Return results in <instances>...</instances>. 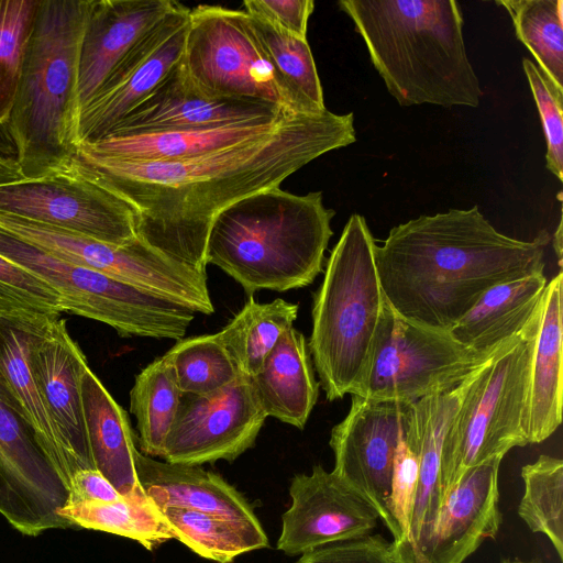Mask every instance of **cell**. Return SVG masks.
<instances>
[{
	"mask_svg": "<svg viewBox=\"0 0 563 563\" xmlns=\"http://www.w3.org/2000/svg\"><path fill=\"white\" fill-rule=\"evenodd\" d=\"M355 142L352 112L290 113L269 132L199 156L123 162L76 155L134 210L137 238L207 275L211 225L227 207L279 185L321 155Z\"/></svg>",
	"mask_w": 563,
	"mask_h": 563,
	"instance_id": "6da1fadb",
	"label": "cell"
},
{
	"mask_svg": "<svg viewBox=\"0 0 563 563\" xmlns=\"http://www.w3.org/2000/svg\"><path fill=\"white\" fill-rule=\"evenodd\" d=\"M372 232L352 214L325 264L314 292L308 349L328 400L355 395L369 368L387 300Z\"/></svg>",
	"mask_w": 563,
	"mask_h": 563,
	"instance_id": "8992f818",
	"label": "cell"
},
{
	"mask_svg": "<svg viewBox=\"0 0 563 563\" xmlns=\"http://www.w3.org/2000/svg\"><path fill=\"white\" fill-rule=\"evenodd\" d=\"M0 232L188 308H194L203 295L206 279L202 274L139 238L115 245L4 212H0Z\"/></svg>",
	"mask_w": 563,
	"mask_h": 563,
	"instance_id": "7c38bea8",
	"label": "cell"
},
{
	"mask_svg": "<svg viewBox=\"0 0 563 563\" xmlns=\"http://www.w3.org/2000/svg\"><path fill=\"white\" fill-rule=\"evenodd\" d=\"M25 177V174L16 161L0 156V185L19 180Z\"/></svg>",
	"mask_w": 563,
	"mask_h": 563,
	"instance_id": "f6af8a7d",
	"label": "cell"
},
{
	"mask_svg": "<svg viewBox=\"0 0 563 563\" xmlns=\"http://www.w3.org/2000/svg\"><path fill=\"white\" fill-rule=\"evenodd\" d=\"M266 417L303 429L319 395L308 342L294 327L250 377Z\"/></svg>",
	"mask_w": 563,
	"mask_h": 563,
	"instance_id": "4316f807",
	"label": "cell"
},
{
	"mask_svg": "<svg viewBox=\"0 0 563 563\" xmlns=\"http://www.w3.org/2000/svg\"><path fill=\"white\" fill-rule=\"evenodd\" d=\"M387 90L401 107L476 108L483 91L454 0H341Z\"/></svg>",
	"mask_w": 563,
	"mask_h": 563,
	"instance_id": "3957f363",
	"label": "cell"
},
{
	"mask_svg": "<svg viewBox=\"0 0 563 563\" xmlns=\"http://www.w3.org/2000/svg\"><path fill=\"white\" fill-rule=\"evenodd\" d=\"M46 323L24 325L0 319V376L35 443L68 490L75 471L29 363L31 333Z\"/></svg>",
	"mask_w": 563,
	"mask_h": 563,
	"instance_id": "484cf974",
	"label": "cell"
},
{
	"mask_svg": "<svg viewBox=\"0 0 563 563\" xmlns=\"http://www.w3.org/2000/svg\"><path fill=\"white\" fill-rule=\"evenodd\" d=\"M297 563H399L390 542L380 534L330 543L299 558Z\"/></svg>",
	"mask_w": 563,
	"mask_h": 563,
	"instance_id": "b9f144b4",
	"label": "cell"
},
{
	"mask_svg": "<svg viewBox=\"0 0 563 563\" xmlns=\"http://www.w3.org/2000/svg\"><path fill=\"white\" fill-rule=\"evenodd\" d=\"M503 456L468 468L450 493L422 563H463L501 523L498 470Z\"/></svg>",
	"mask_w": 563,
	"mask_h": 563,
	"instance_id": "ffe728a7",
	"label": "cell"
},
{
	"mask_svg": "<svg viewBox=\"0 0 563 563\" xmlns=\"http://www.w3.org/2000/svg\"><path fill=\"white\" fill-rule=\"evenodd\" d=\"M290 507L282 516L277 549L287 555L371 534L378 514L333 471L314 465L292 477Z\"/></svg>",
	"mask_w": 563,
	"mask_h": 563,
	"instance_id": "e0dca14e",
	"label": "cell"
},
{
	"mask_svg": "<svg viewBox=\"0 0 563 563\" xmlns=\"http://www.w3.org/2000/svg\"><path fill=\"white\" fill-rule=\"evenodd\" d=\"M473 374V373H472ZM472 374L453 389L413 402L407 444L418 457L419 474L407 545L399 563H422V555L442 509L441 453Z\"/></svg>",
	"mask_w": 563,
	"mask_h": 563,
	"instance_id": "44dd1931",
	"label": "cell"
},
{
	"mask_svg": "<svg viewBox=\"0 0 563 563\" xmlns=\"http://www.w3.org/2000/svg\"><path fill=\"white\" fill-rule=\"evenodd\" d=\"M512 19L517 38L532 54L538 67L563 89V1L501 0Z\"/></svg>",
	"mask_w": 563,
	"mask_h": 563,
	"instance_id": "e575fe53",
	"label": "cell"
},
{
	"mask_svg": "<svg viewBox=\"0 0 563 563\" xmlns=\"http://www.w3.org/2000/svg\"><path fill=\"white\" fill-rule=\"evenodd\" d=\"M407 434L400 439L396 450L389 493L394 522L390 549L398 562L408 542L419 474L418 457L407 444Z\"/></svg>",
	"mask_w": 563,
	"mask_h": 563,
	"instance_id": "60d3db41",
	"label": "cell"
},
{
	"mask_svg": "<svg viewBox=\"0 0 563 563\" xmlns=\"http://www.w3.org/2000/svg\"><path fill=\"white\" fill-rule=\"evenodd\" d=\"M181 393L166 354L154 360L136 376L130 391V411L136 418L140 451L162 457L163 446L176 417Z\"/></svg>",
	"mask_w": 563,
	"mask_h": 563,
	"instance_id": "836d02e7",
	"label": "cell"
},
{
	"mask_svg": "<svg viewBox=\"0 0 563 563\" xmlns=\"http://www.w3.org/2000/svg\"><path fill=\"white\" fill-rule=\"evenodd\" d=\"M0 255L37 275L60 296L63 311L113 328L122 338L180 340L195 318L189 308L53 256L0 232Z\"/></svg>",
	"mask_w": 563,
	"mask_h": 563,
	"instance_id": "ba28073f",
	"label": "cell"
},
{
	"mask_svg": "<svg viewBox=\"0 0 563 563\" xmlns=\"http://www.w3.org/2000/svg\"><path fill=\"white\" fill-rule=\"evenodd\" d=\"M0 396L19 412V410H18V408H16V406H15V404H14V401H13V399H12L10 393H9V390L7 389L5 384L3 383L1 376H0Z\"/></svg>",
	"mask_w": 563,
	"mask_h": 563,
	"instance_id": "bcb514c9",
	"label": "cell"
},
{
	"mask_svg": "<svg viewBox=\"0 0 563 563\" xmlns=\"http://www.w3.org/2000/svg\"><path fill=\"white\" fill-rule=\"evenodd\" d=\"M562 288L560 272L548 282L542 297L527 396L525 433L528 444L544 441L562 422Z\"/></svg>",
	"mask_w": 563,
	"mask_h": 563,
	"instance_id": "cb8c5ba5",
	"label": "cell"
},
{
	"mask_svg": "<svg viewBox=\"0 0 563 563\" xmlns=\"http://www.w3.org/2000/svg\"><path fill=\"white\" fill-rule=\"evenodd\" d=\"M499 349H468L449 331L401 318L387 302L369 368L355 396L416 402L453 389Z\"/></svg>",
	"mask_w": 563,
	"mask_h": 563,
	"instance_id": "30bf717a",
	"label": "cell"
},
{
	"mask_svg": "<svg viewBox=\"0 0 563 563\" xmlns=\"http://www.w3.org/2000/svg\"><path fill=\"white\" fill-rule=\"evenodd\" d=\"M266 418L250 376L208 395L181 394L162 459L194 466L232 462L254 445Z\"/></svg>",
	"mask_w": 563,
	"mask_h": 563,
	"instance_id": "5bb4252c",
	"label": "cell"
},
{
	"mask_svg": "<svg viewBox=\"0 0 563 563\" xmlns=\"http://www.w3.org/2000/svg\"><path fill=\"white\" fill-rule=\"evenodd\" d=\"M0 212L115 245L137 239L133 208L75 154L1 184Z\"/></svg>",
	"mask_w": 563,
	"mask_h": 563,
	"instance_id": "9c48e42d",
	"label": "cell"
},
{
	"mask_svg": "<svg viewBox=\"0 0 563 563\" xmlns=\"http://www.w3.org/2000/svg\"><path fill=\"white\" fill-rule=\"evenodd\" d=\"M68 490L19 412L0 396V515L27 537L74 528L59 516Z\"/></svg>",
	"mask_w": 563,
	"mask_h": 563,
	"instance_id": "2e32d148",
	"label": "cell"
},
{
	"mask_svg": "<svg viewBox=\"0 0 563 563\" xmlns=\"http://www.w3.org/2000/svg\"><path fill=\"white\" fill-rule=\"evenodd\" d=\"M29 363L75 474L93 468L80 396L81 376L88 363L63 319L52 320L31 333Z\"/></svg>",
	"mask_w": 563,
	"mask_h": 563,
	"instance_id": "d6986e66",
	"label": "cell"
},
{
	"mask_svg": "<svg viewBox=\"0 0 563 563\" xmlns=\"http://www.w3.org/2000/svg\"><path fill=\"white\" fill-rule=\"evenodd\" d=\"M525 492L518 515L532 532L549 538L563 560V461L540 455L521 468Z\"/></svg>",
	"mask_w": 563,
	"mask_h": 563,
	"instance_id": "d590c367",
	"label": "cell"
},
{
	"mask_svg": "<svg viewBox=\"0 0 563 563\" xmlns=\"http://www.w3.org/2000/svg\"><path fill=\"white\" fill-rule=\"evenodd\" d=\"M123 496L97 470L87 468L78 471L68 486V504L78 503H111ZM65 505V506H66Z\"/></svg>",
	"mask_w": 563,
	"mask_h": 563,
	"instance_id": "ee69618b",
	"label": "cell"
},
{
	"mask_svg": "<svg viewBox=\"0 0 563 563\" xmlns=\"http://www.w3.org/2000/svg\"><path fill=\"white\" fill-rule=\"evenodd\" d=\"M287 114L195 130L106 135L78 144L74 154L123 162L180 161L263 135Z\"/></svg>",
	"mask_w": 563,
	"mask_h": 563,
	"instance_id": "603a6c76",
	"label": "cell"
},
{
	"mask_svg": "<svg viewBox=\"0 0 563 563\" xmlns=\"http://www.w3.org/2000/svg\"><path fill=\"white\" fill-rule=\"evenodd\" d=\"M91 1H38L7 123L25 176L75 153L78 69Z\"/></svg>",
	"mask_w": 563,
	"mask_h": 563,
	"instance_id": "5b68a950",
	"label": "cell"
},
{
	"mask_svg": "<svg viewBox=\"0 0 563 563\" xmlns=\"http://www.w3.org/2000/svg\"><path fill=\"white\" fill-rule=\"evenodd\" d=\"M173 0H92L81 43L77 97L80 107L135 43L176 5Z\"/></svg>",
	"mask_w": 563,
	"mask_h": 563,
	"instance_id": "7402d4cb",
	"label": "cell"
},
{
	"mask_svg": "<svg viewBox=\"0 0 563 563\" xmlns=\"http://www.w3.org/2000/svg\"><path fill=\"white\" fill-rule=\"evenodd\" d=\"M542 302V301H541ZM541 305L526 329L476 368L443 440L442 507L462 475L515 446L525 433L530 364Z\"/></svg>",
	"mask_w": 563,
	"mask_h": 563,
	"instance_id": "52a82bcc",
	"label": "cell"
},
{
	"mask_svg": "<svg viewBox=\"0 0 563 563\" xmlns=\"http://www.w3.org/2000/svg\"><path fill=\"white\" fill-rule=\"evenodd\" d=\"M298 308L282 298L260 303L250 297L219 332L240 374L252 377L258 372L282 334L292 328Z\"/></svg>",
	"mask_w": 563,
	"mask_h": 563,
	"instance_id": "d6a6232c",
	"label": "cell"
},
{
	"mask_svg": "<svg viewBox=\"0 0 563 563\" xmlns=\"http://www.w3.org/2000/svg\"><path fill=\"white\" fill-rule=\"evenodd\" d=\"M548 280L542 273L498 284L449 330L461 344L494 352L519 335L537 313Z\"/></svg>",
	"mask_w": 563,
	"mask_h": 563,
	"instance_id": "83f0119b",
	"label": "cell"
},
{
	"mask_svg": "<svg viewBox=\"0 0 563 563\" xmlns=\"http://www.w3.org/2000/svg\"><path fill=\"white\" fill-rule=\"evenodd\" d=\"M549 241L547 231L532 241L507 236L474 206L394 227L375 262L398 316L449 331L489 288L542 273Z\"/></svg>",
	"mask_w": 563,
	"mask_h": 563,
	"instance_id": "7a4b0ae2",
	"label": "cell"
},
{
	"mask_svg": "<svg viewBox=\"0 0 563 563\" xmlns=\"http://www.w3.org/2000/svg\"><path fill=\"white\" fill-rule=\"evenodd\" d=\"M165 354L181 394L208 395L240 375L219 333L180 339Z\"/></svg>",
	"mask_w": 563,
	"mask_h": 563,
	"instance_id": "8d00e7d4",
	"label": "cell"
},
{
	"mask_svg": "<svg viewBox=\"0 0 563 563\" xmlns=\"http://www.w3.org/2000/svg\"><path fill=\"white\" fill-rule=\"evenodd\" d=\"M134 466L141 488L159 510L176 507L258 520L244 496L217 473L200 466L161 462L136 448Z\"/></svg>",
	"mask_w": 563,
	"mask_h": 563,
	"instance_id": "d4e9b609",
	"label": "cell"
},
{
	"mask_svg": "<svg viewBox=\"0 0 563 563\" xmlns=\"http://www.w3.org/2000/svg\"><path fill=\"white\" fill-rule=\"evenodd\" d=\"M40 0H0V125L7 128L19 91Z\"/></svg>",
	"mask_w": 563,
	"mask_h": 563,
	"instance_id": "f35d334b",
	"label": "cell"
},
{
	"mask_svg": "<svg viewBox=\"0 0 563 563\" xmlns=\"http://www.w3.org/2000/svg\"><path fill=\"white\" fill-rule=\"evenodd\" d=\"M244 11L278 30L299 38H307V25L314 2L312 0H246Z\"/></svg>",
	"mask_w": 563,
	"mask_h": 563,
	"instance_id": "7bdbcfd3",
	"label": "cell"
},
{
	"mask_svg": "<svg viewBox=\"0 0 563 563\" xmlns=\"http://www.w3.org/2000/svg\"><path fill=\"white\" fill-rule=\"evenodd\" d=\"M85 429L93 468L126 496L141 486L134 466V434L124 409L89 368L80 382Z\"/></svg>",
	"mask_w": 563,
	"mask_h": 563,
	"instance_id": "f1b7e54d",
	"label": "cell"
},
{
	"mask_svg": "<svg viewBox=\"0 0 563 563\" xmlns=\"http://www.w3.org/2000/svg\"><path fill=\"white\" fill-rule=\"evenodd\" d=\"M413 402L352 395L346 417L331 430L333 472L368 501L394 533L390 481L398 443L410 428Z\"/></svg>",
	"mask_w": 563,
	"mask_h": 563,
	"instance_id": "4fadbf2b",
	"label": "cell"
},
{
	"mask_svg": "<svg viewBox=\"0 0 563 563\" xmlns=\"http://www.w3.org/2000/svg\"><path fill=\"white\" fill-rule=\"evenodd\" d=\"M286 113L291 112L273 103L203 93L192 82L180 59L164 80L106 135L213 128L275 119Z\"/></svg>",
	"mask_w": 563,
	"mask_h": 563,
	"instance_id": "ac0fdd59",
	"label": "cell"
},
{
	"mask_svg": "<svg viewBox=\"0 0 563 563\" xmlns=\"http://www.w3.org/2000/svg\"><path fill=\"white\" fill-rule=\"evenodd\" d=\"M334 214L321 191L295 195L274 187L255 192L216 217L207 263L236 280L249 297L261 289L306 287L322 272Z\"/></svg>",
	"mask_w": 563,
	"mask_h": 563,
	"instance_id": "277c9868",
	"label": "cell"
},
{
	"mask_svg": "<svg viewBox=\"0 0 563 563\" xmlns=\"http://www.w3.org/2000/svg\"><path fill=\"white\" fill-rule=\"evenodd\" d=\"M189 13V8L177 2L135 43L96 93L80 107L77 145L103 137L179 63L185 49Z\"/></svg>",
	"mask_w": 563,
	"mask_h": 563,
	"instance_id": "9a60e30c",
	"label": "cell"
},
{
	"mask_svg": "<svg viewBox=\"0 0 563 563\" xmlns=\"http://www.w3.org/2000/svg\"><path fill=\"white\" fill-rule=\"evenodd\" d=\"M59 516L75 528L132 539L148 551L175 539L163 512L142 488L117 501L68 504L59 510Z\"/></svg>",
	"mask_w": 563,
	"mask_h": 563,
	"instance_id": "1f68e13d",
	"label": "cell"
},
{
	"mask_svg": "<svg viewBox=\"0 0 563 563\" xmlns=\"http://www.w3.org/2000/svg\"><path fill=\"white\" fill-rule=\"evenodd\" d=\"M500 563H542L540 560L521 561V560H503Z\"/></svg>",
	"mask_w": 563,
	"mask_h": 563,
	"instance_id": "7dc6e473",
	"label": "cell"
},
{
	"mask_svg": "<svg viewBox=\"0 0 563 563\" xmlns=\"http://www.w3.org/2000/svg\"><path fill=\"white\" fill-rule=\"evenodd\" d=\"M63 312L60 296L49 284L0 255V319L38 325Z\"/></svg>",
	"mask_w": 563,
	"mask_h": 563,
	"instance_id": "74e56055",
	"label": "cell"
},
{
	"mask_svg": "<svg viewBox=\"0 0 563 563\" xmlns=\"http://www.w3.org/2000/svg\"><path fill=\"white\" fill-rule=\"evenodd\" d=\"M175 539L196 554L218 563L269 547L260 520L229 518L199 510L168 507L161 510Z\"/></svg>",
	"mask_w": 563,
	"mask_h": 563,
	"instance_id": "4dcf8cb0",
	"label": "cell"
},
{
	"mask_svg": "<svg viewBox=\"0 0 563 563\" xmlns=\"http://www.w3.org/2000/svg\"><path fill=\"white\" fill-rule=\"evenodd\" d=\"M522 68L536 101L547 141V168L563 179V89L531 59H522Z\"/></svg>",
	"mask_w": 563,
	"mask_h": 563,
	"instance_id": "ab89813d",
	"label": "cell"
},
{
	"mask_svg": "<svg viewBox=\"0 0 563 563\" xmlns=\"http://www.w3.org/2000/svg\"><path fill=\"white\" fill-rule=\"evenodd\" d=\"M181 63L210 97L262 101L291 112L244 10L211 4L190 9Z\"/></svg>",
	"mask_w": 563,
	"mask_h": 563,
	"instance_id": "8fae6325",
	"label": "cell"
},
{
	"mask_svg": "<svg viewBox=\"0 0 563 563\" xmlns=\"http://www.w3.org/2000/svg\"><path fill=\"white\" fill-rule=\"evenodd\" d=\"M246 18L289 110L300 114L323 112L322 86L307 38L285 33L247 12Z\"/></svg>",
	"mask_w": 563,
	"mask_h": 563,
	"instance_id": "f546056e",
	"label": "cell"
}]
</instances>
